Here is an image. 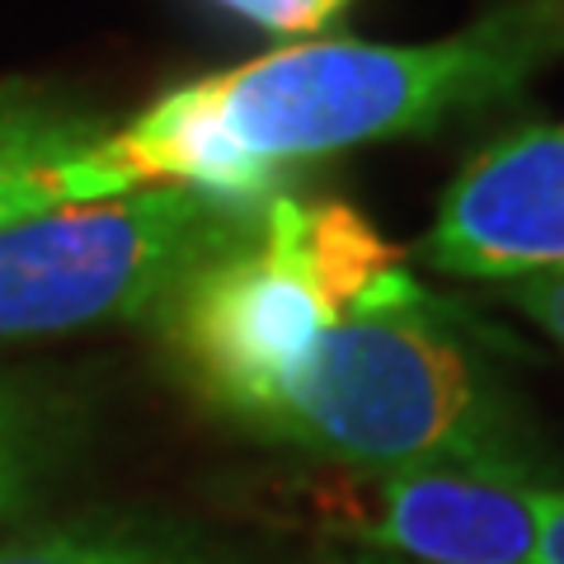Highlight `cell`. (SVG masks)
<instances>
[{
    "instance_id": "obj_1",
    "label": "cell",
    "mask_w": 564,
    "mask_h": 564,
    "mask_svg": "<svg viewBox=\"0 0 564 564\" xmlns=\"http://www.w3.org/2000/svg\"><path fill=\"white\" fill-rule=\"evenodd\" d=\"M212 414L362 475L522 466L513 404L410 263L352 203L273 188L250 236L155 315Z\"/></svg>"
},
{
    "instance_id": "obj_2",
    "label": "cell",
    "mask_w": 564,
    "mask_h": 564,
    "mask_svg": "<svg viewBox=\"0 0 564 564\" xmlns=\"http://www.w3.org/2000/svg\"><path fill=\"white\" fill-rule=\"evenodd\" d=\"M564 57V0H513L433 43L306 39L174 85L80 155L90 203L137 188L263 198L278 174L419 137Z\"/></svg>"
},
{
    "instance_id": "obj_3",
    "label": "cell",
    "mask_w": 564,
    "mask_h": 564,
    "mask_svg": "<svg viewBox=\"0 0 564 564\" xmlns=\"http://www.w3.org/2000/svg\"><path fill=\"white\" fill-rule=\"evenodd\" d=\"M263 198L137 188L0 226V344L155 321L198 263L250 236Z\"/></svg>"
},
{
    "instance_id": "obj_4",
    "label": "cell",
    "mask_w": 564,
    "mask_h": 564,
    "mask_svg": "<svg viewBox=\"0 0 564 564\" xmlns=\"http://www.w3.org/2000/svg\"><path fill=\"white\" fill-rule=\"evenodd\" d=\"M423 259L452 278L518 282L564 269V122H532L475 151L447 184Z\"/></svg>"
},
{
    "instance_id": "obj_5",
    "label": "cell",
    "mask_w": 564,
    "mask_h": 564,
    "mask_svg": "<svg viewBox=\"0 0 564 564\" xmlns=\"http://www.w3.org/2000/svg\"><path fill=\"white\" fill-rule=\"evenodd\" d=\"M541 489L522 466L386 470L348 532L391 564H536Z\"/></svg>"
},
{
    "instance_id": "obj_6",
    "label": "cell",
    "mask_w": 564,
    "mask_h": 564,
    "mask_svg": "<svg viewBox=\"0 0 564 564\" xmlns=\"http://www.w3.org/2000/svg\"><path fill=\"white\" fill-rule=\"evenodd\" d=\"M80 443V400L43 377L0 372V527L24 518Z\"/></svg>"
},
{
    "instance_id": "obj_7",
    "label": "cell",
    "mask_w": 564,
    "mask_h": 564,
    "mask_svg": "<svg viewBox=\"0 0 564 564\" xmlns=\"http://www.w3.org/2000/svg\"><path fill=\"white\" fill-rule=\"evenodd\" d=\"M0 564H231L226 555L165 522L141 518H80L43 527L0 545Z\"/></svg>"
},
{
    "instance_id": "obj_8",
    "label": "cell",
    "mask_w": 564,
    "mask_h": 564,
    "mask_svg": "<svg viewBox=\"0 0 564 564\" xmlns=\"http://www.w3.org/2000/svg\"><path fill=\"white\" fill-rule=\"evenodd\" d=\"M104 137H109V128L0 147V226H14L66 203H90V188L80 180V155Z\"/></svg>"
},
{
    "instance_id": "obj_9",
    "label": "cell",
    "mask_w": 564,
    "mask_h": 564,
    "mask_svg": "<svg viewBox=\"0 0 564 564\" xmlns=\"http://www.w3.org/2000/svg\"><path fill=\"white\" fill-rule=\"evenodd\" d=\"M95 128H104L99 113L80 109V104H66L47 85L0 80V147L33 141V137H57V132H95Z\"/></svg>"
},
{
    "instance_id": "obj_10",
    "label": "cell",
    "mask_w": 564,
    "mask_h": 564,
    "mask_svg": "<svg viewBox=\"0 0 564 564\" xmlns=\"http://www.w3.org/2000/svg\"><path fill=\"white\" fill-rule=\"evenodd\" d=\"M207 6L236 14V20L273 33V39L306 43L315 33H325L334 20H344L358 0H207Z\"/></svg>"
},
{
    "instance_id": "obj_11",
    "label": "cell",
    "mask_w": 564,
    "mask_h": 564,
    "mask_svg": "<svg viewBox=\"0 0 564 564\" xmlns=\"http://www.w3.org/2000/svg\"><path fill=\"white\" fill-rule=\"evenodd\" d=\"M503 296H508V306H518L527 321H536L564 348V269L560 273H536V278L508 282Z\"/></svg>"
},
{
    "instance_id": "obj_12",
    "label": "cell",
    "mask_w": 564,
    "mask_h": 564,
    "mask_svg": "<svg viewBox=\"0 0 564 564\" xmlns=\"http://www.w3.org/2000/svg\"><path fill=\"white\" fill-rule=\"evenodd\" d=\"M536 564H564V489H541V545Z\"/></svg>"
}]
</instances>
